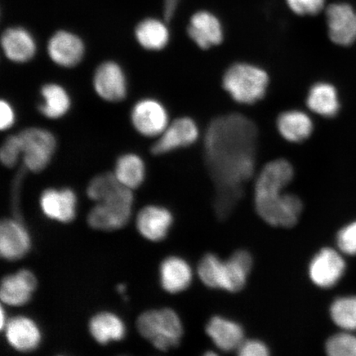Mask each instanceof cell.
Here are the masks:
<instances>
[{
  "mask_svg": "<svg viewBox=\"0 0 356 356\" xmlns=\"http://www.w3.org/2000/svg\"><path fill=\"white\" fill-rule=\"evenodd\" d=\"M15 108H13L10 102L1 99V102H0V128L3 131L10 130L15 124Z\"/></svg>",
  "mask_w": 356,
  "mask_h": 356,
  "instance_id": "d590c367",
  "label": "cell"
},
{
  "mask_svg": "<svg viewBox=\"0 0 356 356\" xmlns=\"http://www.w3.org/2000/svg\"><path fill=\"white\" fill-rule=\"evenodd\" d=\"M113 173L120 184L131 190L136 189L145 181V163L143 159L137 154H124L115 162Z\"/></svg>",
  "mask_w": 356,
  "mask_h": 356,
  "instance_id": "83f0119b",
  "label": "cell"
},
{
  "mask_svg": "<svg viewBox=\"0 0 356 356\" xmlns=\"http://www.w3.org/2000/svg\"><path fill=\"white\" fill-rule=\"evenodd\" d=\"M293 177V168L286 159L266 164L258 175L254 188L256 211L266 224L292 228L299 221L302 202L297 195L282 193Z\"/></svg>",
  "mask_w": 356,
  "mask_h": 356,
  "instance_id": "7a4b0ae2",
  "label": "cell"
},
{
  "mask_svg": "<svg viewBox=\"0 0 356 356\" xmlns=\"http://www.w3.org/2000/svg\"><path fill=\"white\" fill-rule=\"evenodd\" d=\"M22 163L26 170L40 172L50 164L57 148L56 138L41 127H29L19 134Z\"/></svg>",
  "mask_w": 356,
  "mask_h": 356,
  "instance_id": "8992f818",
  "label": "cell"
},
{
  "mask_svg": "<svg viewBox=\"0 0 356 356\" xmlns=\"http://www.w3.org/2000/svg\"><path fill=\"white\" fill-rule=\"evenodd\" d=\"M337 241L341 252L348 255H356V222L340 230Z\"/></svg>",
  "mask_w": 356,
  "mask_h": 356,
  "instance_id": "836d02e7",
  "label": "cell"
},
{
  "mask_svg": "<svg viewBox=\"0 0 356 356\" xmlns=\"http://www.w3.org/2000/svg\"><path fill=\"white\" fill-rule=\"evenodd\" d=\"M199 128L194 120L177 118L168 124L159 139L151 147L150 152L156 156L166 154L177 149L193 145L199 138Z\"/></svg>",
  "mask_w": 356,
  "mask_h": 356,
  "instance_id": "8fae6325",
  "label": "cell"
},
{
  "mask_svg": "<svg viewBox=\"0 0 356 356\" xmlns=\"http://www.w3.org/2000/svg\"><path fill=\"white\" fill-rule=\"evenodd\" d=\"M6 337L8 343L22 353L37 349L42 341V333L33 320L26 317H17L6 324Z\"/></svg>",
  "mask_w": 356,
  "mask_h": 356,
  "instance_id": "44dd1931",
  "label": "cell"
},
{
  "mask_svg": "<svg viewBox=\"0 0 356 356\" xmlns=\"http://www.w3.org/2000/svg\"><path fill=\"white\" fill-rule=\"evenodd\" d=\"M37 286V279L33 273L29 270H22L3 278L0 297L4 304L22 306L30 300Z\"/></svg>",
  "mask_w": 356,
  "mask_h": 356,
  "instance_id": "d6986e66",
  "label": "cell"
},
{
  "mask_svg": "<svg viewBox=\"0 0 356 356\" xmlns=\"http://www.w3.org/2000/svg\"><path fill=\"white\" fill-rule=\"evenodd\" d=\"M4 320H6V314H4V309H1V328L3 329L4 325H6V322H4Z\"/></svg>",
  "mask_w": 356,
  "mask_h": 356,
  "instance_id": "8d00e7d4",
  "label": "cell"
},
{
  "mask_svg": "<svg viewBox=\"0 0 356 356\" xmlns=\"http://www.w3.org/2000/svg\"><path fill=\"white\" fill-rule=\"evenodd\" d=\"M3 55L16 64H25L37 54L38 44L32 33L24 26H10L1 35Z\"/></svg>",
  "mask_w": 356,
  "mask_h": 356,
  "instance_id": "5bb4252c",
  "label": "cell"
},
{
  "mask_svg": "<svg viewBox=\"0 0 356 356\" xmlns=\"http://www.w3.org/2000/svg\"><path fill=\"white\" fill-rule=\"evenodd\" d=\"M326 0H286L291 10L298 15H317L322 12Z\"/></svg>",
  "mask_w": 356,
  "mask_h": 356,
  "instance_id": "d6a6232c",
  "label": "cell"
},
{
  "mask_svg": "<svg viewBox=\"0 0 356 356\" xmlns=\"http://www.w3.org/2000/svg\"><path fill=\"white\" fill-rule=\"evenodd\" d=\"M206 332L217 348L225 353L237 350L244 341L241 325L221 316H215L209 320Z\"/></svg>",
  "mask_w": 356,
  "mask_h": 356,
  "instance_id": "ffe728a7",
  "label": "cell"
},
{
  "mask_svg": "<svg viewBox=\"0 0 356 356\" xmlns=\"http://www.w3.org/2000/svg\"><path fill=\"white\" fill-rule=\"evenodd\" d=\"M188 33L203 50L218 46L224 39V30L220 19L206 10L198 11L191 17Z\"/></svg>",
  "mask_w": 356,
  "mask_h": 356,
  "instance_id": "2e32d148",
  "label": "cell"
},
{
  "mask_svg": "<svg viewBox=\"0 0 356 356\" xmlns=\"http://www.w3.org/2000/svg\"><path fill=\"white\" fill-rule=\"evenodd\" d=\"M166 22L154 17H147L140 21L135 29L138 44L149 51H159L165 48L170 41V32Z\"/></svg>",
  "mask_w": 356,
  "mask_h": 356,
  "instance_id": "603a6c76",
  "label": "cell"
},
{
  "mask_svg": "<svg viewBox=\"0 0 356 356\" xmlns=\"http://www.w3.org/2000/svg\"><path fill=\"white\" fill-rule=\"evenodd\" d=\"M277 128L284 139L300 143L311 136L314 124L311 118L301 111H289L280 115Z\"/></svg>",
  "mask_w": 356,
  "mask_h": 356,
  "instance_id": "484cf974",
  "label": "cell"
},
{
  "mask_svg": "<svg viewBox=\"0 0 356 356\" xmlns=\"http://www.w3.org/2000/svg\"><path fill=\"white\" fill-rule=\"evenodd\" d=\"M92 86L97 96L108 102H122L128 93L127 74L122 65L114 60H106L97 66Z\"/></svg>",
  "mask_w": 356,
  "mask_h": 356,
  "instance_id": "ba28073f",
  "label": "cell"
},
{
  "mask_svg": "<svg viewBox=\"0 0 356 356\" xmlns=\"http://www.w3.org/2000/svg\"><path fill=\"white\" fill-rule=\"evenodd\" d=\"M21 156L22 147L17 134L8 136L0 149V159L3 165L7 168L15 167Z\"/></svg>",
  "mask_w": 356,
  "mask_h": 356,
  "instance_id": "1f68e13d",
  "label": "cell"
},
{
  "mask_svg": "<svg viewBox=\"0 0 356 356\" xmlns=\"http://www.w3.org/2000/svg\"><path fill=\"white\" fill-rule=\"evenodd\" d=\"M136 325L140 335L162 351L175 348L184 335L180 317L171 309L145 312L138 318Z\"/></svg>",
  "mask_w": 356,
  "mask_h": 356,
  "instance_id": "3957f363",
  "label": "cell"
},
{
  "mask_svg": "<svg viewBox=\"0 0 356 356\" xmlns=\"http://www.w3.org/2000/svg\"><path fill=\"white\" fill-rule=\"evenodd\" d=\"M252 257L246 250L236 251L229 260L218 264L215 289L236 293L244 288L252 270Z\"/></svg>",
  "mask_w": 356,
  "mask_h": 356,
  "instance_id": "9c48e42d",
  "label": "cell"
},
{
  "mask_svg": "<svg viewBox=\"0 0 356 356\" xmlns=\"http://www.w3.org/2000/svg\"><path fill=\"white\" fill-rule=\"evenodd\" d=\"M346 264L343 258L332 248H323L312 259L309 277L320 288H331L339 282L344 274Z\"/></svg>",
  "mask_w": 356,
  "mask_h": 356,
  "instance_id": "4fadbf2b",
  "label": "cell"
},
{
  "mask_svg": "<svg viewBox=\"0 0 356 356\" xmlns=\"http://www.w3.org/2000/svg\"><path fill=\"white\" fill-rule=\"evenodd\" d=\"M133 200L132 190L119 182L92 209L88 217V225L102 231L122 228L130 220Z\"/></svg>",
  "mask_w": 356,
  "mask_h": 356,
  "instance_id": "5b68a950",
  "label": "cell"
},
{
  "mask_svg": "<svg viewBox=\"0 0 356 356\" xmlns=\"http://www.w3.org/2000/svg\"><path fill=\"white\" fill-rule=\"evenodd\" d=\"M31 238L28 230L16 220L6 219L0 226V252L4 259L19 260L29 252Z\"/></svg>",
  "mask_w": 356,
  "mask_h": 356,
  "instance_id": "e0dca14e",
  "label": "cell"
},
{
  "mask_svg": "<svg viewBox=\"0 0 356 356\" xmlns=\"http://www.w3.org/2000/svg\"><path fill=\"white\" fill-rule=\"evenodd\" d=\"M42 101L38 105L40 113L44 118L57 120L69 113L72 101L69 92L59 83H47L41 88Z\"/></svg>",
  "mask_w": 356,
  "mask_h": 356,
  "instance_id": "cb8c5ba5",
  "label": "cell"
},
{
  "mask_svg": "<svg viewBox=\"0 0 356 356\" xmlns=\"http://www.w3.org/2000/svg\"><path fill=\"white\" fill-rule=\"evenodd\" d=\"M326 351L331 356H356V337L348 333H339L329 338Z\"/></svg>",
  "mask_w": 356,
  "mask_h": 356,
  "instance_id": "f546056e",
  "label": "cell"
},
{
  "mask_svg": "<svg viewBox=\"0 0 356 356\" xmlns=\"http://www.w3.org/2000/svg\"><path fill=\"white\" fill-rule=\"evenodd\" d=\"M47 54L58 66L74 68L83 60L86 47L79 35L68 30H59L47 42Z\"/></svg>",
  "mask_w": 356,
  "mask_h": 356,
  "instance_id": "30bf717a",
  "label": "cell"
},
{
  "mask_svg": "<svg viewBox=\"0 0 356 356\" xmlns=\"http://www.w3.org/2000/svg\"><path fill=\"white\" fill-rule=\"evenodd\" d=\"M40 204L49 219L70 222L76 215L77 197L70 188L47 189L41 195Z\"/></svg>",
  "mask_w": 356,
  "mask_h": 356,
  "instance_id": "9a60e30c",
  "label": "cell"
},
{
  "mask_svg": "<svg viewBox=\"0 0 356 356\" xmlns=\"http://www.w3.org/2000/svg\"><path fill=\"white\" fill-rule=\"evenodd\" d=\"M131 121L140 135L148 138L161 136L170 124L165 106L152 97L140 99L133 106Z\"/></svg>",
  "mask_w": 356,
  "mask_h": 356,
  "instance_id": "52a82bcc",
  "label": "cell"
},
{
  "mask_svg": "<svg viewBox=\"0 0 356 356\" xmlns=\"http://www.w3.org/2000/svg\"><path fill=\"white\" fill-rule=\"evenodd\" d=\"M269 77L259 67L237 63L227 70L222 86L232 99L242 104H253L264 97Z\"/></svg>",
  "mask_w": 356,
  "mask_h": 356,
  "instance_id": "277c9868",
  "label": "cell"
},
{
  "mask_svg": "<svg viewBox=\"0 0 356 356\" xmlns=\"http://www.w3.org/2000/svg\"><path fill=\"white\" fill-rule=\"evenodd\" d=\"M159 275L163 289L170 293L186 291L193 277L190 265L179 257L166 258L160 266Z\"/></svg>",
  "mask_w": 356,
  "mask_h": 356,
  "instance_id": "7402d4cb",
  "label": "cell"
},
{
  "mask_svg": "<svg viewBox=\"0 0 356 356\" xmlns=\"http://www.w3.org/2000/svg\"><path fill=\"white\" fill-rule=\"evenodd\" d=\"M119 184L113 172H104L93 177L88 184L87 193L88 197L99 202L106 197L111 189Z\"/></svg>",
  "mask_w": 356,
  "mask_h": 356,
  "instance_id": "4dcf8cb0",
  "label": "cell"
},
{
  "mask_svg": "<svg viewBox=\"0 0 356 356\" xmlns=\"http://www.w3.org/2000/svg\"><path fill=\"white\" fill-rule=\"evenodd\" d=\"M89 332L97 342L106 345L111 341L123 339L127 328L118 316L109 312H102L91 318L89 322Z\"/></svg>",
  "mask_w": 356,
  "mask_h": 356,
  "instance_id": "d4e9b609",
  "label": "cell"
},
{
  "mask_svg": "<svg viewBox=\"0 0 356 356\" xmlns=\"http://www.w3.org/2000/svg\"><path fill=\"white\" fill-rule=\"evenodd\" d=\"M330 314L338 327L345 330H356V297L336 300L331 306Z\"/></svg>",
  "mask_w": 356,
  "mask_h": 356,
  "instance_id": "f1b7e54d",
  "label": "cell"
},
{
  "mask_svg": "<svg viewBox=\"0 0 356 356\" xmlns=\"http://www.w3.org/2000/svg\"><path fill=\"white\" fill-rule=\"evenodd\" d=\"M173 216L166 208L150 206L138 215L136 226L144 238L153 242L165 238L172 225Z\"/></svg>",
  "mask_w": 356,
  "mask_h": 356,
  "instance_id": "ac0fdd59",
  "label": "cell"
},
{
  "mask_svg": "<svg viewBox=\"0 0 356 356\" xmlns=\"http://www.w3.org/2000/svg\"><path fill=\"white\" fill-rule=\"evenodd\" d=\"M329 37L339 46L356 42V10L349 3H335L326 10Z\"/></svg>",
  "mask_w": 356,
  "mask_h": 356,
  "instance_id": "7c38bea8",
  "label": "cell"
},
{
  "mask_svg": "<svg viewBox=\"0 0 356 356\" xmlns=\"http://www.w3.org/2000/svg\"><path fill=\"white\" fill-rule=\"evenodd\" d=\"M240 356H267L270 355L268 347L259 340H244L237 350Z\"/></svg>",
  "mask_w": 356,
  "mask_h": 356,
  "instance_id": "e575fe53",
  "label": "cell"
},
{
  "mask_svg": "<svg viewBox=\"0 0 356 356\" xmlns=\"http://www.w3.org/2000/svg\"><path fill=\"white\" fill-rule=\"evenodd\" d=\"M307 105L314 113L327 118L335 117L341 106L336 88L325 82L316 83L310 88Z\"/></svg>",
  "mask_w": 356,
  "mask_h": 356,
  "instance_id": "4316f807",
  "label": "cell"
},
{
  "mask_svg": "<svg viewBox=\"0 0 356 356\" xmlns=\"http://www.w3.org/2000/svg\"><path fill=\"white\" fill-rule=\"evenodd\" d=\"M257 128L240 114L213 119L204 138V157L219 195L242 198L255 171Z\"/></svg>",
  "mask_w": 356,
  "mask_h": 356,
  "instance_id": "6da1fadb",
  "label": "cell"
}]
</instances>
